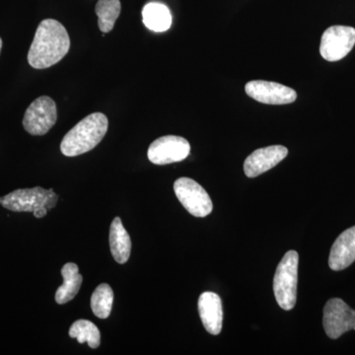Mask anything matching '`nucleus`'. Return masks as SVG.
I'll use <instances>...</instances> for the list:
<instances>
[{
	"label": "nucleus",
	"instance_id": "nucleus-1",
	"mask_svg": "<svg viewBox=\"0 0 355 355\" xmlns=\"http://www.w3.org/2000/svg\"><path fill=\"white\" fill-rule=\"evenodd\" d=\"M69 48V33L62 23L53 19L42 21L30 46L28 62L36 69H48L60 62Z\"/></svg>",
	"mask_w": 355,
	"mask_h": 355
},
{
	"label": "nucleus",
	"instance_id": "nucleus-2",
	"mask_svg": "<svg viewBox=\"0 0 355 355\" xmlns=\"http://www.w3.org/2000/svg\"><path fill=\"white\" fill-rule=\"evenodd\" d=\"M108 125V119L104 114H89L65 135L60 150L67 157L89 153L104 139Z\"/></svg>",
	"mask_w": 355,
	"mask_h": 355
},
{
	"label": "nucleus",
	"instance_id": "nucleus-3",
	"mask_svg": "<svg viewBox=\"0 0 355 355\" xmlns=\"http://www.w3.org/2000/svg\"><path fill=\"white\" fill-rule=\"evenodd\" d=\"M299 256L296 251H288L280 261L275 279L273 292L280 308L293 309L297 299Z\"/></svg>",
	"mask_w": 355,
	"mask_h": 355
},
{
	"label": "nucleus",
	"instance_id": "nucleus-4",
	"mask_svg": "<svg viewBox=\"0 0 355 355\" xmlns=\"http://www.w3.org/2000/svg\"><path fill=\"white\" fill-rule=\"evenodd\" d=\"M58 196L53 189L44 190L41 187L16 190L0 198L4 209L15 212H34L40 209H51L57 205Z\"/></svg>",
	"mask_w": 355,
	"mask_h": 355
},
{
	"label": "nucleus",
	"instance_id": "nucleus-5",
	"mask_svg": "<svg viewBox=\"0 0 355 355\" xmlns=\"http://www.w3.org/2000/svg\"><path fill=\"white\" fill-rule=\"evenodd\" d=\"M178 200L191 216L205 217L211 214L212 205L207 191L190 178H180L174 184Z\"/></svg>",
	"mask_w": 355,
	"mask_h": 355
},
{
	"label": "nucleus",
	"instance_id": "nucleus-6",
	"mask_svg": "<svg viewBox=\"0 0 355 355\" xmlns=\"http://www.w3.org/2000/svg\"><path fill=\"white\" fill-rule=\"evenodd\" d=\"M57 105L48 96L37 98L26 110L23 127L32 135H44L57 123Z\"/></svg>",
	"mask_w": 355,
	"mask_h": 355
},
{
	"label": "nucleus",
	"instance_id": "nucleus-7",
	"mask_svg": "<svg viewBox=\"0 0 355 355\" xmlns=\"http://www.w3.org/2000/svg\"><path fill=\"white\" fill-rule=\"evenodd\" d=\"M354 44V28L349 26H331L322 36L320 53L328 62H338L349 55Z\"/></svg>",
	"mask_w": 355,
	"mask_h": 355
},
{
	"label": "nucleus",
	"instance_id": "nucleus-8",
	"mask_svg": "<svg viewBox=\"0 0 355 355\" xmlns=\"http://www.w3.org/2000/svg\"><path fill=\"white\" fill-rule=\"evenodd\" d=\"M323 324L327 336L333 340L355 330V311L340 298H333L324 308Z\"/></svg>",
	"mask_w": 355,
	"mask_h": 355
},
{
	"label": "nucleus",
	"instance_id": "nucleus-9",
	"mask_svg": "<svg viewBox=\"0 0 355 355\" xmlns=\"http://www.w3.org/2000/svg\"><path fill=\"white\" fill-rule=\"evenodd\" d=\"M190 153L188 140L176 135H166L150 144L147 156L153 164L166 165L184 160Z\"/></svg>",
	"mask_w": 355,
	"mask_h": 355
},
{
	"label": "nucleus",
	"instance_id": "nucleus-10",
	"mask_svg": "<svg viewBox=\"0 0 355 355\" xmlns=\"http://www.w3.org/2000/svg\"><path fill=\"white\" fill-rule=\"evenodd\" d=\"M245 90L248 96L263 104H291L297 98V93L293 89L270 81H250L247 83Z\"/></svg>",
	"mask_w": 355,
	"mask_h": 355
},
{
	"label": "nucleus",
	"instance_id": "nucleus-11",
	"mask_svg": "<svg viewBox=\"0 0 355 355\" xmlns=\"http://www.w3.org/2000/svg\"><path fill=\"white\" fill-rule=\"evenodd\" d=\"M288 154V149L282 146H272L257 149L250 154L244 162V172L248 178H256L272 169Z\"/></svg>",
	"mask_w": 355,
	"mask_h": 355
},
{
	"label": "nucleus",
	"instance_id": "nucleus-12",
	"mask_svg": "<svg viewBox=\"0 0 355 355\" xmlns=\"http://www.w3.org/2000/svg\"><path fill=\"white\" fill-rule=\"evenodd\" d=\"M198 312L205 330L211 335H219L223 321L220 297L214 292H205L198 299Z\"/></svg>",
	"mask_w": 355,
	"mask_h": 355
},
{
	"label": "nucleus",
	"instance_id": "nucleus-13",
	"mask_svg": "<svg viewBox=\"0 0 355 355\" xmlns=\"http://www.w3.org/2000/svg\"><path fill=\"white\" fill-rule=\"evenodd\" d=\"M355 261V226L343 231L331 249L329 266L333 270H345Z\"/></svg>",
	"mask_w": 355,
	"mask_h": 355
},
{
	"label": "nucleus",
	"instance_id": "nucleus-14",
	"mask_svg": "<svg viewBox=\"0 0 355 355\" xmlns=\"http://www.w3.org/2000/svg\"><path fill=\"white\" fill-rule=\"evenodd\" d=\"M109 240L114 261L121 265L127 263L132 251V240L123 227L120 217H116L112 222Z\"/></svg>",
	"mask_w": 355,
	"mask_h": 355
},
{
	"label": "nucleus",
	"instance_id": "nucleus-15",
	"mask_svg": "<svg viewBox=\"0 0 355 355\" xmlns=\"http://www.w3.org/2000/svg\"><path fill=\"white\" fill-rule=\"evenodd\" d=\"M62 275L64 277V284L58 287L55 292V302L62 305L69 302L76 297L83 284V277L79 273V268L76 263H65L62 268Z\"/></svg>",
	"mask_w": 355,
	"mask_h": 355
},
{
	"label": "nucleus",
	"instance_id": "nucleus-16",
	"mask_svg": "<svg viewBox=\"0 0 355 355\" xmlns=\"http://www.w3.org/2000/svg\"><path fill=\"white\" fill-rule=\"evenodd\" d=\"M144 24L153 32H165L172 25V14L169 8L159 2H150L142 9Z\"/></svg>",
	"mask_w": 355,
	"mask_h": 355
},
{
	"label": "nucleus",
	"instance_id": "nucleus-17",
	"mask_svg": "<svg viewBox=\"0 0 355 355\" xmlns=\"http://www.w3.org/2000/svg\"><path fill=\"white\" fill-rule=\"evenodd\" d=\"M95 12L98 16V25L102 33L113 30L114 23L121 13L120 0H99L96 6Z\"/></svg>",
	"mask_w": 355,
	"mask_h": 355
},
{
	"label": "nucleus",
	"instance_id": "nucleus-18",
	"mask_svg": "<svg viewBox=\"0 0 355 355\" xmlns=\"http://www.w3.org/2000/svg\"><path fill=\"white\" fill-rule=\"evenodd\" d=\"M69 336L79 343H87L91 349H97L101 343V334L96 324L87 320L74 322L69 329Z\"/></svg>",
	"mask_w": 355,
	"mask_h": 355
},
{
	"label": "nucleus",
	"instance_id": "nucleus-19",
	"mask_svg": "<svg viewBox=\"0 0 355 355\" xmlns=\"http://www.w3.org/2000/svg\"><path fill=\"white\" fill-rule=\"evenodd\" d=\"M113 301L114 292L111 286L107 284H100L91 297V309L96 317L107 319L111 314Z\"/></svg>",
	"mask_w": 355,
	"mask_h": 355
},
{
	"label": "nucleus",
	"instance_id": "nucleus-20",
	"mask_svg": "<svg viewBox=\"0 0 355 355\" xmlns=\"http://www.w3.org/2000/svg\"><path fill=\"white\" fill-rule=\"evenodd\" d=\"M48 209L44 207V209H40L33 212V214H34V216L37 217V218H43V217L46 216V214H48Z\"/></svg>",
	"mask_w": 355,
	"mask_h": 355
},
{
	"label": "nucleus",
	"instance_id": "nucleus-21",
	"mask_svg": "<svg viewBox=\"0 0 355 355\" xmlns=\"http://www.w3.org/2000/svg\"><path fill=\"white\" fill-rule=\"evenodd\" d=\"M1 48H2V40H1V38H0V51H1Z\"/></svg>",
	"mask_w": 355,
	"mask_h": 355
}]
</instances>
